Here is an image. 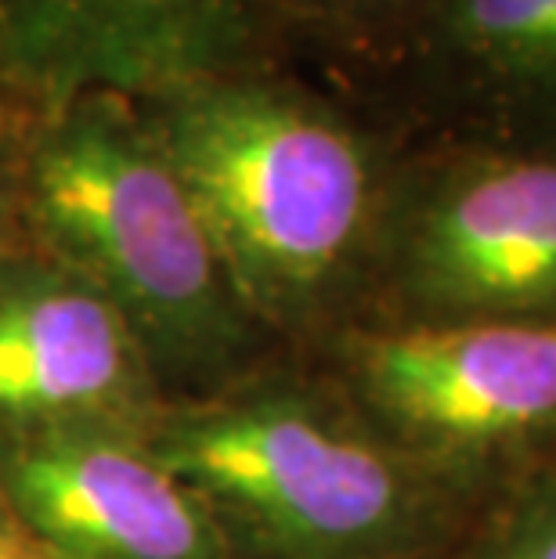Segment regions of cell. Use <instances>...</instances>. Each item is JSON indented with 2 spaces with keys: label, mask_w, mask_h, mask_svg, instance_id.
Returning <instances> with one entry per match:
<instances>
[{
  "label": "cell",
  "mask_w": 556,
  "mask_h": 559,
  "mask_svg": "<svg viewBox=\"0 0 556 559\" xmlns=\"http://www.w3.org/2000/svg\"><path fill=\"white\" fill-rule=\"evenodd\" d=\"M22 112H26V109H22V105H19L15 98H11V94H8L4 83H0V138H4L8 130L22 120Z\"/></svg>",
  "instance_id": "obj_14"
},
{
  "label": "cell",
  "mask_w": 556,
  "mask_h": 559,
  "mask_svg": "<svg viewBox=\"0 0 556 559\" xmlns=\"http://www.w3.org/2000/svg\"><path fill=\"white\" fill-rule=\"evenodd\" d=\"M15 130V127H11ZM8 130V134H11ZM8 134L0 138V253L19 239V224H15V206H11V185H8V159H4V145Z\"/></svg>",
  "instance_id": "obj_13"
},
{
  "label": "cell",
  "mask_w": 556,
  "mask_h": 559,
  "mask_svg": "<svg viewBox=\"0 0 556 559\" xmlns=\"http://www.w3.org/2000/svg\"><path fill=\"white\" fill-rule=\"evenodd\" d=\"M336 361L376 430L459 480L556 440V321H376Z\"/></svg>",
  "instance_id": "obj_5"
},
{
  "label": "cell",
  "mask_w": 556,
  "mask_h": 559,
  "mask_svg": "<svg viewBox=\"0 0 556 559\" xmlns=\"http://www.w3.org/2000/svg\"><path fill=\"white\" fill-rule=\"evenodd\" d=\"M149 444L239 559H419L456 527L466 487L383 437L343 390L264 368L174 397Z\"/></svg>",
  "instance_id": "obj_3"
},
{
  "label": "cell",
  "mask_w": 556,
  "mask_h": 559,
  "mask_svg": "<svg viewBox=\"0 0 556 559\" xmlns=\"http://www.w3.org/2000/svg\"><path fill=\"white\" fill-rule=\"evenodd\" d=\"M470 559H556V469L520 487L477 538Z\"/></svg>",
  "instance_id": "obj_11"
},
{
  "label": "cell",
  "mask_w": 556,
  "mask_h": 559,
  "mask_svg": "<svg viewBox=\"0 0 556 559\" xmlns=\"http://www.w3.org/2000/svg\"><path fill=\"white\" fill-rule=\"evenodd\" d=\"M0 559H51L0 495Z\"/></svg>",
  "instance_id": "obj_12"
},
{
  "label": "cell",
  "mask_w": 556,
  "mask_h": 559,
  "mask_svg": "<svg viewBox=\"0 0 556 559\" xmlns=\"http://www.w3.org/2000/svg\"><path fill=\"white\" fill-rule=\"evenodd\" d=\"M369 304L383 321H556V145L401 152Z\"/></svg>",
  "instance_id": "obj_4"
},
{
  "label": "cell",
  "mask_w": 556,
  "mask_h": 559,
  "mask_svg": "<svg viewBox=\"0 0 556 559\" xmlns=\"http://www.w3.org/2000/svg\"><path fill=\"white\" fill-rule=\"evenodd\" d=\"M0 495L51 559H239L149 433L0 440Z\"/></svg>",
  "instance_id": "obj_8"
},
{
  "label": "cell",
  "mask_w": 556,
  "mask_h": 559,
  "mask_svg": "<svg viewBox=\"0 0 556 559\" xmlns=\"http://www.w3.org/2000/svg\"><path fill=\"white\" fill-rule=\"evenodd\" d=\"M434 0H268L282 44L304 40L380 69Z\"/></svg>",
  "instance_id": "obj_10"
},
{
  "label": "cell",
  "mask_w": 556,
  "mask_h": 559,
  "mask_svg": "<svg viewBox=\"0 0 556 559\" xmlns=\"http://www.w3.org/2000/svg\"><path fill=\"white\" fill-rule=\"evenodd\" d=\"M174 397L130 321L26 239L0 253V440L149 433Z\"/></svg>",
  "instance_id": "obj_7"
},
{
  "label": "cell",
  "mask_w": 556,
  "mask_h": 559,
  "mask_svg": "<svg viewBox=\"0 0 556 559\" xmlns=\"http://www.w3.org/2000/svg\"><path fill=\"white\" fill-rule=\"evenodd\" d=\"M4 159L19 235L130 321L170 397L257 368L268 332L246 311L138 98L84 91L22 112Z\"/></svg>",
  "instance_id": "obj_2"
},
{
  "label": "cell",
  "mask_w": 556,
  "mask_h": 559,
  "mask_svg": "<svg viewBox=\"0 0 556 559\" xmlns=\"http://www.w3.org/2000/svg\"><path fill=\"white\" fill-rule=\"evenodd\" d=\"M282 51L268 0H0V83L26 112L84 91L152 98Z\"/></svg>",
  "instance_id": "obj_6"
},
{
  "label": "cell",
  "mask_w": 556,
  "mask_h": 559,
  "mask_svg": "<svg viewBox=\"0 0 556 559\" xmlns=\"http://www.w3.org/2000/svg\"><path fill=\"white\" fill-rule=\"evenodd\" d=\"M268 336L369 304L401 148L282 62L138 98Z\"/></svg>",
  "instance_id": "obj_1"
},
{
  "label": "cell",
  "mask_w": 556,
  "mask_h": 559,
  "mask_svg": "<svg viewBox=\"0 0 556 559\" xmlns=\"http://www.w3.org/2000/svg\"><path fill=\"white\" fill-rule=\"evenodd\" d=\"M380 69L448 134L556 145V0H434Z\"/></svg>",
  "instance_id": "obj_9"
}]
</instances>
